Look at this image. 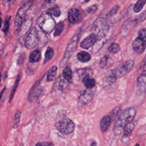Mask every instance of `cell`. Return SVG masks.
I'll list each match as a JSON object with an SVG mask.
<instances>
[{
  "label": "cell",
  "mask_w": 146,
  "mask_h": 146,
  "mask_svg": "<svg viewBox=\"0 0 146 146\" xmlns=\"http://www.w3.org/2000/svg\"><path fill=\"white\" fill-rule=\"evenodd\" d=\"M56 128L63 135H69L71 133L75 128L74 122L66 115L64 111L58 112L55 120Z\"/></svg>",
  "instance_id": "6da1fadb"
},
{
  "label": "cell",
  "mask_w": 146,
  "mask_h": 146,
  "mask_svg": "<svg viewBox=\"0 0 146 146\" xmlns=\"http://www.w3.org/2000/svg\"><path fill=\"white\" fill-rule=\"evenodd\" d=\"M136 113V109L133 107H129L125 109L119 116L115 121L113 126V132L116 135L121 133L123 127L128 123H131L135 117Z\"/></svg>",
  "instance_id": "7a4b0ae2"
},
{
  "label": "cell",
  "mask_w": 146,
  "mask_h": 146,
  "mask_svg": "<svg viewBox=\"0 0 146 146\" xmlns=\"http://www.w3.org/2000/svg\"><path fill=\"white\" fill-rule=\"evenodd\" d=\"M112 32V30L110 26L105 27L99 30L96 35L95 42L92 46V52L94 54L96 53L102 47V46L107 42L108 38L111 35Z\"/></svg>",
  "instance_id": "3957f363"
},
{
  "label": "cell",
  "mask_w": 146,
  "mask_h": 146,
  "mask_svg": "<svg viewBox=\"0 0 146 146\" xmlns=\"http://www.w3.org/2000/svg\"><path fill=\"white\" fill-rule=\"evenodd\" d=\"M36 23L41 30L47 33L51 32L55 27V22L54 19L47 13L42 14L38 18Z\"/></svg>",
  "instance_id": "277c9868"
},
{
  "label": "cell",
  "mask_w": 146,
  "mask_h": 146,
  "mask_svg": "<svg viewBox=\"0 0 146 146\" xmlns=\"http://www.w3.org/2000/svg\"><path fill=\"white\" fill-rule=\"evenodd\" d=\"M33 0H29L26 3L23 4L18 10L16 15L15 21H14V32L15 34L19 33L21 26L23 23V19L26 15V12L31 7L33 3Z\"/></svg>",
  "instance_id": "5b68a950"
},
{
  "label": "cell",
  "mask_w": 146,
  "mask_h": 146,
  "mask_svg": "<svg viewBox=\"0 0 146 146\" xmlns=\"http://www.w3.org/2000/svg\"><path fill=\"white\" fill-rule=\"evenodd\" d=\"M146 31L145 29H141L139 31L138 36L133 40L132 43V48L133 50L139 54H142L145 48Z\"/></svg>",
  "instance_id": "8992f818"
},
{
  "label": "cell",
  "mask_w": 146,
  "mask_h": 146,
  "mask_svg": "<svg viewBox=\"0 0 146 146\" xmlns=\"http://www.w3.org/2000/svg\"><path fill=\"white\" fill-rule=\"evenodd\" d=\"M134 63L132 60L126 61L120 65L117 66V67L110 71V72L117 79V78H120L123 76L126 75L128 72H129L133 68Z\"/></svg>",
  "instance_id": "52a82bcc"
},
{
  "label": "cell",
  "mask_w": 146,
  "mask_h": 146,
  "mask_svg": "<svg viewBox=\"0 0 146 146\" xmlns=\"http://www.w3.org/2000/svg\"><path fill=\"white\" fill-rule=\"evenodd\" d=\"M78 41H79V35H76V36H74V38L72 39V40L70 42V43L67 46V47L65 51L64 57L59 63V66L60 67H62L67 63L68 60H69V59L70 58L72 54L74 53L75 50H76Z\"/></svg>",
  "instance_id": "ba28073f"
},
{
  "label": "cell",
  "mask_w": 146,
  "mask_h": 146,
  "mask_svg": "<svg viewBox=\"0 0 146 146\" xmlns=\"http://www.w3.org/2000/svg\"><path fill=\"white\" fill-rule=\"evenodd\" d=\"M40 36L38 31L35 27L32 28L25 40V46L28 49L34 48L39 43Z\"/></svg>",
  "instance_id": "9c48e42d"
},
{
  "label": "cell",
  "mask_w": 146,
  "mask_h": 146,
  "mask_svg": "<svg viewBox=\"0 0 146 146\" xmlns=\"http://www.w3.org/2000/svg\"><path fill=\"white\" fill-rule=\"evenodd\" d=\"M94 95V92L90 89L83 90L80 93L79 102L82 104H87L92 100Z\"/></svg>",
  "instance_id": "30bf717a"
},
{
  "label": "cell",
  "mask_w": 146,
  "mask_h": 146,
  "mask_svg": "<svg viewBox=\"0 0 146 146\" xmlns=\"http://www.w3.org/2000/svg\"><path fill=\"white\" fill-rule=\"evenodd\" d=\"M96 38V34L94 33L91 34L80 43V47L84 49H88L91 47H92L95 42Z\"/></svg>",
  "instance_id": "8fae6325"
},
{
  "label": "cell",
  "mask_w": 146,
  "mask_h": 146,
  "mask_svg": "<svg viewBox=\"0 0 146 146\" xmlns=\"http://www.w3.org/2000/svg\"><path fill=\"white\" fill-rule=\"evenodd\" d=\"M113 63L114 62L113 59L110 56V55H106L100 59L99 66L103 69H107L111 67L113 65Z\"/></svg>",
  "instance_id": "7c38bea8"
},
{
  "label": "cell",
  "mask_w": 146,
  "mask_h": 146,
  "mask_svg": "<svg viewBox=\"0 0 146 146\" xmlns=\"http://www.w3.org/2000/svg\"><path fill=\"white\" fill-rule=\"evenodd\" d=\"M137 87L138 91L143 94L145 91V87H146V77L145 74H143L140 75L137 80Z\"/></svg>",
  "instance_id": "4fadbf2b"
},
{
  "label": "cell",
  "mask_w": 146,
  "mask_h": 146,
  "mask_svg": "<svg viewBox=\"0 0 146 146\" xmlns=\"http://www.w3.org/2000/svg\"><path fill=\"white\" fill-rule=\"evenodd\" d=\"M80 18L79 11L76 9H71L68 13V19L71 23H76Z\"/></svg>",
  "instance_id": "5bb4252c"
},
{
  "label": "cell",
  "mask_w": 146,
  "mask_h": 146,
  "mask_svg": "<svg viewBox=\"0 0 146 146\" xmlns=\"http://www.w3.org/2000/svg\"><path fill=\"white\" fill-rule=\"evenodd\" d=\"M111 122V118L109 115L104 116L100 121V130L103 132H106L109 128Z\"/></svg>",
  "instance_id": "9a60e30c"
},
{
  "label": "cell",
  "mask_w": 146,
  "mask_h": 146,
  "mask_svg": "<svg viewBox=\"0 0 146 146\" xmlns=\"http://www.w3.org/2000/svg\"><path fill=\"white\" fill-rule=\"evenodd\" d=\"M77 73L83 80L86 78H90L92 74V71L90 68H81L77 71Z\"/></svg>",
  "instance_id": "2e32d148"
},
{
  "label": "cell",
  "mask_w": 146,
  "mask_h": 146,
  "mask_svg": "<svg viewBox=\"0 0 146 146\" xmlns=\"http://www.w3.org/2000/svg\"><path fill=\"white\" fill-rule=\"evenodd\" d=\"M41 57L40 52L38 50L33 51L29 56V62L31 63H36L40 60Z\"/></svg>",
  "instance_id": "e0dca14e"
},
{
  "label": "cell",
  "mask_w": 146,
  "mask_h": 146,
  "mask_svg": "<svg viewBox=\"0 0 146 146\" xmlns=\"http://www.w3.org/2000/svg\"><path fill=\"white\" fill-rule=\"evenodd\" d=\"M66 83L64 80L61 78H58L56 81L55 82L54 86H53V89L55 90H58V91H63L64 88V86Z\"/></svg>",
  "instance_id": "ac0fdd59"
},
{
  "label": "cell",
  "mask_w": 146,
  "mask_h": 146,
  "mask_svg": "<svg viewBox=\"0 0 146 146\" xmlns=\"http://www.w3.org/2000/svg\"><path fill=\"white\" fill-rule=\"evenodd\" d=\"M78 59L82 62H87L91 59V55L85 51L79 52L76 55Z\"/></svg>",
  "instance_id": "d6986e66"
},
{
  "label": "cell",
  "mask_w": 146,
  "mask_h": 146,
  "mask_svg": "<svg viewBox=\"0 0 146 146\" xmlns=\"http://www.w3.org/2000/svg\"><path fill=\"white\" fill-rule=\"evenodd\" d=\"M57 67L55 66H53L48 71L47 75V81L51 82L55 79L57 72Z\"/></svg>",
  "instance_id": "ffe728a7"
},
{
  "label": "cell",
  "mask_w": 146,
  "mask_h": 146,
  "mask_svg": "<svg viewBox=\"0 0 146 146\" xmlns=\"http://www.w3.org/2000/svg\"><path fill=\"white\" fill-rule=\"evenodd\" d=\"M63 75L65 80H66L68 83H72V71L70 67H66L64 69L63 71Z\"/></svg>",
  "instance_id": "44dd1931"
},
{
  "label": "cell",
  "mask_w": 146,
  "mask_h": 146,
  "mask_svg": "<svg viewBox=\"0 0 146 146\" xmlns=\"http://www.w3.org/2000/svg\"><path fill=\"white\" fill-rule=\"evenodd\" d=\"M21 73H19L17 75V79L14 82V86L13 87V88L11 90V93H10V97H9V102H11V101L13 99V98L14 95V94H15V92L17 88V87L18 86V84L19 83V81L21 80Z\"/></svg>",
  "instance_id": "7402d4cb"
},
{
  "label": "cell",
  "mask_w": 146,
  "mask_h": 146,
  "mask_svg": "<svg viewBox=\"0 0 146 146\" xmlns=\"http://www.w3.org/2000/svg\"><path fill=\"white\" fill-rule=\"evenodd\" d=\"M84 86L90 89L93 88L95 86V80L94 78H87L82 80Z\"/></svg>",
  "instance_id": "603a6c76"
},
{
  "label": "cell",
  "mask_w": 146,
  "mask_h": 146,
  "mask_svg": "<svg viewBox=\"0 0 146 146\" xmlns=\"http://www.w3.org/2000/svg\"><path fill=\"white\" fill-rule=\"evenodd\" d=\"M54 56V51L53 50L48 47H47L46 52H45V58H44V64L48 62L49 60H50L52 57Z\"/></svg>",
  "instance_id": "cb8c5ba5"
},
{
  "label": "cell",
  "mask_w": 146,
  "mask_h": 146,
  "mask_svg": "<svg viewBox=\"0 0 146 146\" xmlns=\"http://www.w3.org/2000/svg\"><path fill=\"white\" fill-rule=\"evenodd\" d=\"M21 111L19 110H18L14 115V120H13V128L16 129L18 128L19 121H20V119H21Z\"/></svg>",
  "instance_id": "d4e9b609"
},
{
  "label": "cell",
  "mask_w": 146,
  "mask_h": 146,
  "mask_svg": "<svg viewBox=\"0 0 146 146\" xmlns=\"http://www.w3.org/2000/svg\"><path fill=\"white\" fill-rule=\"evenodd\" d=\"M135 127V125L133 123H129L127 124L124 127H123V131H124V134L128 135L131 134V132L132 130L134 129Z\"/></svg>",
  "instance_id": "484cf974"
},
{
  "label": "cell",
  "mask_w": 146,
  "mask_h": 146,
  "mask_svg": "<svg viewBox=\"0 0 146 146\" xmlns=\"http://www.w3.org/2000/svg\"><path fill=\"white\" fill-rule=\"evenodd\" d=\"M146 0H138L135 3L133 7V10L136 13H138L141 11V10L144 7L145 3Z\"/></svg>",
  "instance_id": "4316f807"
},
{
  "label": "cell",
  "mask_w": 146,
  "mask_h": 146,
  "mask_svg": "<svg viewBox=\"0 0 146 146\" xmlns=\"http://www.w3.org/2000/svg\"><path fill=\"white\" fill-rule=\"evenodd\" d=\"M48 14L51 15H53L55 17H59L60 15V8L58 6H54L51 9H50L47 12Z\"/></svg>",
  "instance_id": "83f0119b"
},
{
  "label": "cell",
  "mask_w": 146,
  "mask_h": 146,
  "mask_svg": "<svg viewBox=\"0 0 146 146\" xmlns=\"http://www.w3.org/2000/svg\"><path fill=\"white\" fill-rule=\"evenodd\" d=\"M108 50L111 53L116 54L120 50V46L116 43H112L108 47Z\"/></svg>",
  "instance_id": "f1b7e54d"
},
{
  "label": "cell",
  "mask_w": 146,
  "mask_h": 146,
  "mask_svg": "<svg viewBox=\"0 0 146 146\" xmlns=\"http://www.w3.org/2000/svg\"><path fill=\"white\" fill-rule=\"evenodd\" d=\"M63 28H64L63 23L62 22L59 23L58 25L55 27V31H54V35L55 36H59V35H60V34L63 31Z\"/></svg>",
  "instance_id": "f546056e"
},
{
  "label": "cell",
  "mask_w": 146,
  "mask_h": 146,
  "mask_svg": "<svg viewBox=\"0 0 146 146\" xmlns=\"http://www.w3.org/2000/svg\"><path fill=\"white\" fill-rule=\"evenodd\" d=\"M31 23V21H30V20H27L24 23V25L25 26H23V30H20V31H19V32H22V35L23 37L25 35V34H26V33L29 30V28L30 27Z\"/></svg>",
  "instance_id": "4dcf8cb0"
},
{
  "label": "cell",
  "mask_w": 146,
  "mask_h": 146,
  "mask_svg": "<svg viewBox=\"0 0 146 146\" xmlns=\"http://www.w3.org/2000/svg\"><path fill=\"white\" fill-rule=\"evenodd\" d=\"M35 146H54V144L50 141H42L38 142Z\"/></svg>",
  "instance_id": "1f68e13d"
},
{
  "label": "cell",
  "mask_w": 146,
  "mask_h": 146,
  "mask_svg": "<svg viewBox=\"0 0 146 146\" xmlns=\"http://www.w3.org/2000/svg\"><path fill=\"white\" fill-rule=\"evenodd\" d=\"M9 27V21L8 19H6L3 23V26L2 27V31L6 33Z\"/></svg>",
  "instance_id": "d6a6232c"
},
{
  "label": "cell",
  "mask_w": 146,
  "mask_h": 146,
  "mask_svg": "<svg viewBox=\"0 0 146 146\" xmlns=\"http://www.w3.org/2000/svg\"><path fill=\"white\" fill-rule=\"evenodd\" d=\"M97 9V6L96 5H92L90 7H89L87 9V11L89 13H92L96 11Z\"/></svg>",
  "instance_id": "836d02e7"
},
{
  "label": "cell",
  "mask_w": 146,
  "mask_h": 146,
  "mask_svg": "<svg viewBox=\"0 0 146 146\" xmlns=\"http://www.w3.org/2000/svg\"><path fill=\"white\" fill-rule=\"evenodd\" d=\"M25 58V55L24 54H22L20 55V56L19 57L18 59V64H22L23 62V60Z\"/></svg>",
  "instance_id": "e575fe53"
},
{
  "label": "cell",
  "mask_w": 146,
  "mask_h": 146,
  "mask_svg": "<svg viewBox=\"0 0 146 146\" xmlns=\"http://www.w3.org/2000/svg\"><path fill=\"white\" fill-rule=\"evenodd\" d=\"M121 141L123 143H127L128 142V141H129V136L127 135H125V134H123L122 139H121Z\"/></svg>",
  "instance_id": "d590c367"
},
{
  "label": "cell",
  "mask_w": 146,
  "mask_h": 146,
  "mask_svg": "<svg viewBox=\"0 0 146 146\" xmlns=\"http://www.w3.org/2000/svg\"><path fill=\"white\" fill-rule=\"evenodd\" d=\"M119 110H120V107H116V108H115L113 111H112V113H111V115L112 116V117H114L115 115H117V113L119 112Z\"/></svg>",
  "instance_id": "8d00e7d4"
},
{
  "label": "cell",
  "mask_w": 146,
  "mask_h": 146,
  "mask_svg": "<svg viewBox=\"0 0 146 146\" xmlns=\"http://www.w3.org/2000/svg\"><path fill=\"white\" fill-rule=\"evenodd\" d=\"M56 0H46L45 2L46 3H47V4H50V3H53L54 2H55Z\"/></svg>",
  "instance_id": "74e56055"
},
{
  "label": "cell",
  "mask_w": 146,
  "mask_h": 146,
  "mask_svg": "<svg viewBox=\"0 0 146 146\" xmlns=\"http://www.w3.org/2000/svg\"><path fill=\"white\" fill-rule=\"evenodd\" d=\"M91 146H96V142H92L91 144Z\"/></svg>",
  "instance_id": "f35d334b"
},
{
  "label": "cell",
  "mask_w": 146,
  "mask_h": 146,
  "mask_svg": "<svg viewBox=\"0 0 146 146\" xmlns=\"http://www.w3.org/2000/svg\"><path fill=\"white\" fill-rule=\"evenodd\" d=\"M2 24V19L0 18V27H1Z\"/></svg>",
  "instance_id": "ab89813d"
},
{
  "label": "cell",
  "mask_w": 146,
  "mask_h": 146,
  "mask_svg": "<svg viewBox=\"0 0 146 146\" xmlns=\"http://www.w3.org/2000/svg\"><path fill=\"white\" fill-rule=\"evenodd\" d=\"M89 1H90V0H85V2H88Z\"/></svg>",
  "instance_id": "60d3db41"
},
{
  "label": "cell",
  "mask_w": 146,
  "mask_h": 146,
  "mask_svg": "<svg viewBox=\"0 0 146 146\" xmlns=\"http://www.w3.org/2000/svg\"><path fill=\"white\" fill-rule=\"evenodd\" d=\"M135 146H139V144H136L135 145Z\"/></svg>",
  "instance_id": "b9f144b4"
},
{
  "label": "cell",
  "mask_w": 146,
  "mask_h": 146,
  "mask_svg": "<svg viewBox=\"0 0 146 146\" xmlns=\"http://www.w3.org/2000/svg\"><path fill=\"white\" fill-rule=\"evenodd\" d=\"M1 74H0V81H1Z\"/></svg>",
  "instance_id": "7bdbcfd3"
},
{
  "label": "cell",
  "mask_w": 146,
  "mask_h": 146,
  "mask_svg": "<svg viewBox=\"0 0 146 146\" xmlns=\"http://www.w3.org/2000/svg\"><path fill=\"white\" fill-rule=\"evenodd\" d=\"M9 1H11V0H9Z\"/></svg>",
  "instance_id": "ee69618b"
}]
</instances>
